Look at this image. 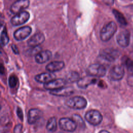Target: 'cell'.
I'll use <instances>...</instances> for the list:
<instances>
[{
    "instance_id": "cell-17",
    "label": "cell",
    "mask_w": 133,
    "mask_h": 133,
    "mask_svg": "<svg viewBox=\"0 0 133 133\" xmlns=\"http://www.w3.org/2000/svg\"><path fill=\"white\" fill-rule=\"evenodd\" d=\"M64 67V63L63 61H55L50 62L46 66L47 71L51 73L60 71Z\"/></svg>"
},
{
    "instance_id": "cell-7",
    "label": "cell",
    "mask_w": 133,
    "mask_h": 133,
    "mask_svg": "<svg viewBox=\"0 0 133 133\" xmlns=\"http://www.w3.org/2000/svg\"><path fill=\"white\" fill-rule=\"evenodd\" d=\"M32 32V28L29 26H24L16 30L14 33V38L18 41H23L28 37Z\"/></svg>"
},
{
    "instance_id": "cell-11",
    "label": "cell",
    "mask_w": 133,
    "mask_h": 133,
    "mask_svg": "<svg viewBox=\"0 0 133 133\" xmlns=\"http://www.w3.org/2000/svg\"><path fill=\"white\" fill-rule=\"evenodd\" d=\"M66 81L62 78L53 79L47 83L44 84V87L47 90H53L64 87L66 84Z\"/></svg>"
},
{
    "instance_id": "cell-32",
    "label": "cell",
    "mask_w": 133,
    "mask_h": 133,
    "mask_svg": "<svg viewBox=\"0 0 133 133\" xmlns=\"http://www.w3.org/2000/svg\"><path fill=\"white\" fill-rule=\"evenodd\" d=\"M59 133H63V132H59Z\"/></svg>"
},
{
    "instance_id": "cell-20",
    "label": "cell",
    "mask_w": 133,
    "mask_h": 133,
    "mask_svg": "<svg viewBox=\"0 0 133 133\" xmlns=\"http://www.w3.org/2000/svg\"><path fill=\"white\" fill-rule=\"evenodd\" d=\"M113 14L115 16V19L117 21V22L122 25H126L127 24V21L124 16V15L120 12L119 11L116 9H113L112 10Z\"/></svg>"
},
{
    "instance_id": "cell-14",
    "label": "cell",
    "mask_w": 133,
    "mask_h": 133,
    "mask_svg": "<svg viewBox=\"0 0 133 133\" xmlns=\"http://www.w3.org/2000/svg\"><path fill=\"white\" fill-rule=\"evenodd\" d=\"M51 56L52 53L50 50H45L38 52L35 57V60L37 63L42 64L48 61Z\"/></svg>"
},
{
    "instance_id": "cell-4",
    "label": "cell",
    "mask_w": 133,
    "mask_h": 133,
    "mask_svg": "<svg viewBox=\"0 0 133 133\" xmlns=\"http://www.w3.org/2000/svg\"><path fill=\"white\" fill-rule=\"evenodd\" d=\"M85 118L90 124L96 126L102 122V116L99 111L96 110H90L86 113Z\"/></svg>"
},
{
    "instance_id": "cell-12",
    "label": "cell",
    "mask_w": 133,
    "mask_h": 133,
    "mask_svg": "<svg viewBox=\"0 0 133 133\" xmlns=\"http://www.w3.org/2000/svg\"><path fill=\"white\" fill-rule=\"evenodd\" d=\"M124 75V69L122 65L113 66L110 71V76L114 81L121 80Z\"/></svg>"
},
{
    "instance_id": "cell-22",
    "label": "cell",
    "mask_w": 133,
    "mask_h": 133,
    "mask_svg": "<svg viewBox=\"0 0 133 133\" xmlns=\"http://www.w3.org/2000/svg\"><path fill=\"white\" fill-rule=\"evenodd\" d=\"M79 79V75L76 72H71L68 74L66 76V79H65L66 82H74L78 81Z\"/></svg>"
},
{
    "instance_id": "cell-5",
    "label": "cell",
    "mask_w": 133,
    "mask_h": 133,
    "mask_svg": "<svg viewBox=\"0 0 133 133\" xmlns=\"http://www.w3.org/2000/svg\"><path fill=\"white\" fill-rule=\"evenodd\" d=\"M59 125L61 129L68 132H73L77 127V125L73 119L68 117L60 118L59 121Z\"/></svg>"
},
{
    "instance_id": "cell-2",
    "label": "cell",
    "mask_w": 133,
    "mask_h": 133,
    "mask_svg": "<svg viewBox=\"0 0 133 133\" xmlns=\"http://www.w3.org/2000/svg\"><path fill=\"white\" fill-rule=\"evenodd\" d=\"M65 104L68 107L72 109H83L86 107L87 102L86 99L83 97L75 96L68 99Z\"/></svg>"
},
{
    "instance_id": "cell-9",
    "label": "cell",
    "mask_w": 133,
    "mask_h": 133,
    "mask_svg": "<svg viewBox=\"0 0 133 133\" xmlns=\"http://www.w3.org/2000/svg\"><path fill=\"white\" fill-rule=\"evenodd\" d=\"M130 38V32L127 30H124L121 31L117 34L116 36V41L121 47L124 48L127 47L129 45Z\"/></svg>"
},
{
    "instance_id": "cell-3",
    "label": "cell",
    "mask_w": 133,
    "mask_h": 133,
    "mask_svg": "<svg viewBox=\"0 0 133 133\" xmlns=\"http://www.w3.org/2000/svg\"><path fill=\"white\" fill-rule=\"evenodd\" d=\"M86 72L88 75L93 77H101L106 74V69L104 65L95 63L90 65L86 69Z\"/></svg>"
},
{
    "instance_id": "cell-8",
    "label": "cell",
    "mask_w": 133,
    "mask_h": 133,
    "mask_svg": "<svg viewBox=\"0 0 133 133\" xmlns=\"http://www.w3.org/2000/svg\"><path fill=\"white\" fill-rule=\"evenodd\" d=\"M29 5V0H17L11 5L10 10L12 14H17L26 9Z\"/></svg>"
},
{
    "instance_id": "cell-28",
    "label": "cell",
    "mask_w": 133,
    "mask_h": 133,
    "mask_svg": "<svg viewBox=\"0 0 133 133\" xmlns=\"http://www.w3.org/2000/svg\"><path fill=\"white\" fill-rule=\"evenodd\" d=\"M21 128H22V126L20 124L18 125L17 126H16V127L15 128L14 132L15 133H21Z\"/></svg>"
},
{
    "instance_id": "cell-10",
    "label": "cell",
    "mask_w": 133,
    "mask_h": 133,
    "mask_svg": "<svg viewBox=\"0 0 133 133\" xmlns=\"http://www.w3.org/2000/svg\"><path fill=\"white\" fill-rule=\"evenodd\" d=\"M119 51L112 48H107L100 52V56L104 60L112 62L115 61L119 56Z\"/></svg>"
},
{
    "instance_id": "cell-16",
    "label": "cell",
    "mask_w": 133,
    "mask_h": 133,
    "mask_svg": "<svg viewBox=\"0 0 133 133\" xmlns=\"http://www.w3.org/2000/svg\"><path fill=\"white\" fill-rule=\"evenodd\" d=\"M42 116V112L37 109H31L29 111L28 121L29 124H33L35 123Z\"/></svg>"
},
{
    "instance_id": "cell-31",
    "label": "cell",
    "mask_w": 133,
    "mask_h": 133,
    "mask_svg": "<svg viewBox=\"0 0 133 133\" xmlns=\"http://www.w3.org/2000/svg\"><path fill=\"white\" fill-rule=\"evenodd\" d=\"M99 133H110V132H109L108 131L105 130H102L100 131L99 132Z\"/></svg>"
},
{
    "instance_id": "cell-26",
    "label": "cell",
    "mask_w": 133,
    "mask_h": 133,
    "mask_svg": "<svg viewBox=\"0 0 133 133\" xmlns=\"http://www.w3.org/2000/svg\"><path fill=\"white\" fill-rule=\"evenodd\" d=\"M9 85L11 88L15 87L17 83V78L15 75H11L8 80Z\"/></svg>"
},
{
    "instance_id": "cell-30",
    "label": "cell",
    "mask_w": 133,
    "mask_h": 133,
    "mask_svg": "<svg viewBox=\"0 0 133 133\" xmlns=\"http://www.w3.org/2000/svg\"><path fill=\"white\" fill-rule=\"evenodd\" d=\"M104 3L107 5H112L114 3V0H103Z\"/></svg>"
},
{
    "instance_id": "cell-29",
    "label": "cell",
    "mask_w": 133,
    "mask_h": 133,
    "mask_svg": "<svg viewBox=\"0 0 133 133\" xmlns=\"http://www.w3.org/2000/svg\"><path fill=\"white\" fill-rule=\"evenodd\" d=\"M11 49L12 50V51H14V52L16 54H19V50H18V49L17 48V47L16 46V45L15 44H12L11 45Z\"/></svg>"
},
{
    "instance_id": "cell-15",
    "label": "cell",
    "mask_w": 133,
    "mask_h": 133,
    "mask_svg": "<svg viewBox=\"0 0 133 133\" xmlns=\"http://www.w3.org/2000/svg\"><path fill=\"white\" fill-rule=\"evenodd\" d=\"M73 92V88L71 87H62L56 90H50V94L56 96L66 97L71 95Z\"/></svg>"
},
{
    "instance_id": "cell-25",
    "label": "cell",
    "mask_w": 133,
    "mask_h": 133,
    "mask_svg": "<svg viewBox=\"0 0 133 133\" xmlns=\"http://www.w3.org/2000/svg\"><path fill=\"white\" fill-rule=\"evenodd\" d=\"M73 119L75 122L77 126L79 125V126H80L81 127H84V126H83V125H85L84 122L83 121V119L81 116H79L76 114H75L73 116Z\"/></svg>"
},
{
    "instance_id": "cell-23",
    "label": "cell",
    "mask_w": 133,
    "mask_h": 133,
    "mask_svg": "<svg viewBox=\"0 0 133 133\" xmlns=\"http://www.w3.org/2000/svg\"><path fill=\"white\" fill-rule=\"evenodd\" d=\"M9 38L7 35L6 30L4 29L1 33V42L2 46H5L9 42Z\"/></svg>"
},
{
    "instance_id": "cell-6",
    "label": "cell",
    "mask_w": 133,
    "mask_h": 133,
    "mask_svg": "<svg viewBox=\"0 0 133 133\" xmlns=\"http://www.w3.org/2000/svg\"><path fill=\"white\" fill-rule=\"evenodd\" d=\"M30 14L26 11H22L14 16L10 20V23L14 26H18L26 23L30 19Z\"/></svg>"
},
{
    "instance_id": "cell-24",
    "label": "cell",
    "mask_w": 133,
    "mask_h": 133,
    "mask_svg": "<svg viewBox=\"0 0 133 133\" xmlns=\"http://www.w3.org/2000/svg\"><path fill=\"white\" fill-rule=\"evenodd\" d=\"M125 64L127 67L129 73L133 75V60L126 58L125 61Z\"/></svg>"
},
{
    "instance_id": "cell-18",
    "label": "cell",
    "mask_w": 133,
    "mask_h": 133,
    "mask_svg": "<svg viewBox=\"0 0 133 133\" xmlns=\"http://www.w3.org/2000/svg\"><path fill=\"white\" fill-rule=\"evenodd\" d=\"M96 80L95 77L88 75L83 78H79L77 81V86L81 88H86L89 85L94 83Z\"/></svg>"
},
{
    "instance_id": "cell-27",
    "label": "cell",
    "mask_w": 133,
    "mask_h": 133,
    "mask_svg": "<svg viewBox=\"0 0 133 133\" xmlns=\"http://www.w3.org/2000/svg\"><path fill=\"white\" fill-rule=\"evenodd\" d=\"M17 113L18 114V117L20 118V119L22 120V119H23V113H22V111L21 109H20L19 108H17Z\"/></svg>"
},
{
    "instance_id": "cell-1",
    "label": "cell",
    "mask_w": 133,
    "mask_h": 133,
    "mask_svg": "<svg viewBox=\"0 0 133 133\" xmlns=\"http://www.w3.org/2000/svg\"><path fill=\"white\" fill-rule=\"evenodd\" d=\"M117 31V25L114 21H110L105 24L101 30L100 37L102 41L108 42L114 35Z\"/></svg>"
},
{
    "instance_id": "cell-13",
    "label": "cell",
    "mask_w": 133,
    "mask_h": 133,
    "mask_svg": "<svg viewBox=\"0 0 133 133\" xmlns=\"http://www.w3.org/2000/svg\"><path fill=\"white\" fill-rule=\"evenodd\" d=\"M45 40V37L43 33H36L28 41L27 44L28 46L32 48L36 47L42 44Z\"/></svg>"
},
{
    "instance_id": "cell-19",
    "label": "cell",
    "mask_w": 133,
    "mask_h": 133,
    "mask_svg": "<svg viewBox=\"0 0 133 133\" xmlns=\"http://www.w3.org/2000/svg\"><path fill=\"white\" fill-rule=\"evenodd\" d=\"M55 75L50 73H43L35 76V80L41 83H47L54 79Z\"/></svg>"
},
{
    "instance_id": "cell-21",
    "label": "cell",
    "mask_w": 133,
    "mask_h": 133,
    "mask_svg": "<svg viewBox=\"0 0 133 133\" xmlns=\"http://www.w3.org/2000/svg\"><path fill=\"white\" fill-rule=\"evenodd\" d=\"M57 123L56 118L55 117L50 118L46 124V129L51 132H54L57 130Z\"/></svg>"
}]
</instances>
